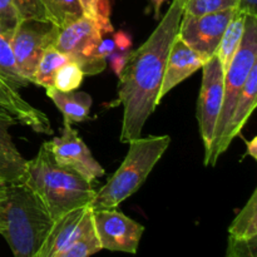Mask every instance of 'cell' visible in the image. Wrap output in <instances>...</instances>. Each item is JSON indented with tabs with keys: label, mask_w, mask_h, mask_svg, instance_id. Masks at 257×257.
<instances>
[{
	"label": "cell",
	"mask_w": 257,
	"mask_h": 257,
	"mask_svg": "<svg viewBox=\"0 0 257 257\" xmlns=\"http://www.w3.org/2000/svg\"><path fill=\"white\" fill-rule=\"evenodd\" d=\"M247 146V155L251 156L253 160H257V137H253L252 140L246 142Z\"/></svg>",
	"instance_id": "34"
},
{
	"label": "cell",
	"mask_w": 257,
	"mask_h": 257,
	"mask_svg": "<svg viewBox=\"0 0 257 257\" xmlns=\"http://www.w3.org/2000/svg\"><path fill=\"white\" fill-rule=\"evenodd\" d=\"M153 4V8H155V15L156 18L160 17V13H161V8H162V5L165 4L167 0H151Z\"/></svg>",
	"instance_id": "35"
},
{
	"label": "cell",
	"mask_w": 257,
	"mask_h": 257,
	"mask_svg": "<svg viewBox=\"0 0 257 257\" xmlns=\"http://www.w3.org/2000/svg\"><path fill=\"white\" fill-rule=\"evenodd\" d=\"M245 14L236 12L233 14L232 19L228 23L227 28H226L225 33H223L222 38H221L220 44H218L216 57L220 60L225 73L228 69V67H230L231 62L233 59V55L236 54L241 44V40H242L243 29H245Z\"/></svg>",
	"instance_id": "18"
},
{
	"label": "cell",
	"mask_w": 257,
	"mask_h": 257,
	"mask_svg": "<svg viewBox=\"0 0 257 257\" xmlns=\"http://www.w3.org/2000/svg\"><path fill=\"white\" fill-rule=\"evenodd\" d=\"M257 105V63L252 67L250 74H248L247 80L245 83V87H243L242 93H241L240 98H238L237 103L235 105V109H233L232 115H231V119L228 122L227 128H226V132L223 135L222 140L218 143V146L216 147V150L213 151L210 155V157L207 158V161L205 162L206 166H216L218 158L221 155L226 152L230 147L231 142L237 137L241 133L242 128L245 127L246 122L250 118L251 113L255 110Z\"/></svg>",
	"instance_id": "14"
},
{
	"label": "cell",
	"mask_w": 257,
	"mask_h": 257,
	"mask_svg": "<svg viewBox=\"0 0 257 257\" xmlns=\"http://www.w3.org/2000/svg\"><path fill=\"white\" fill-rule=\"evenodd\" d=\"M225 257H257V237L240 238L228 235Z\"/></svg>",
	"instance_id": "27"
},
{
	"label": "cell",
	"mask_w": 257,
	"mask_h": 257,
	"mask_svg": "<svg viewBox=\"0 0 257 257\" xmlns=\"http://www.w3.org/2000/svg\"><path fill=\"white\" fill-rule=\"evenodd\" d=\"M103 35L100 25L83 15L59 30L53 47L77 63L84 75H95L102 73L107 65V60L94 57Z\"/></svg>",
	"instance_id": "6"
},
{
	"label": "cell",
	"mask_w": 257,
	"mask_h": 257,
	"mask_svg": "<svg viewBox=\"0 0 257 257\" xmlns=\"http://www.w3.org/2000/svg\"><path fill=\"white\" fill-rule=\"evenodd\" d=\"M237 0H185V15L201 17L211 13L236 9Z\"/></svg>",
	"instance_id": "25"
},
{
	"label": "cell",
	"mask_w": 257,
	"mask_h": 257,
	"mask_svg": "<svg viewBox=\"0 0 257 257\" xmlns=\"http://www.w3.org/2000/svg\"><path fill=\"white\" fill-rule=\"evenodd\" d=\"M130 54L131 50H114V52L107 58V60L109 62L110 68H112L114 74L118 75V77H119L120 73H122L124 65L127 64Z\"/></svg>",
	"instance_id": "30"
},
{
	"label": "cell",
	"mask_w": 257,
	"mask_h": 257,
	"mask_svg": "<svg viewBox=\"0 0 257 257\" xmlns=\"http://www.w3.org/2000/svg\"><path fill=\"white\" fill-rule=\"evenodd\" d=\"M185 0H173L148 39L131 50L118 83V103L123 105L119 140L128 143L142 136L148 118L160 104L161 84L171 45L180 29Z\"/></svg>",
	"instance_id": "1"
},
{
	"label": "cell",
	"mask_w": 257,
	"mask_h": 257,
	"mask_svg": "<svg viewBox=\"0 0 257 257\" xmlns=\"http://www.w3.org/2000/svg\"><path fill=\"white\" fill-rule=\"evenodd\" d=\"M117 49L115 48V43L114 39H110V38H102V40L98 44L97 49H95L94 57L99 58V59L107 60V58L112 54L114 50Z\"/></svg>",
	"instance_id": "31"
},
{
	"label": "cell",
	"mask_w": 257,
	"mask_h": 257,
	"mask_svg": "<svg viewBox=\"0 0 257 257\" xmlns=\"http://www.w3.org/2000/svg\"><path fill=\"white\" fill-rule=\"evenodd\" d=\"M60 28L50 20H20L10 35V47L18 69L32 80L42 54L57 40Z\"/></svg>",
	"instance_id": "7"
},
{
	"label": "cell",
	"mask_w": 257,
	"mask_h": 257,
	"mask_svg": "<svg viewBox=\"0 0 257 257\" xmlns=\"http://www.w3.org/2000/svg\"><path fill=\"white\" fill-rule=\"evenodd\" d=\"M0 119L24 124L34 132L52 135L50 120L44 112L28 103L17 89L0 78Z\"/></svg>",
	"instance_id": "13"
},
{
	"label": "cell",
	"mask_w": 257,
	"mask_h": 257,
	"mask_svg": "<svg viewBox=\"0 0 257 257\" xmlns=\"http://www.w3.org/2000/svg\"><path fill=\"white\" fill-rule=\"evenodd\" d=\"M48 146L58 165L74 171L89 183L104 176V168L69 123L64 122L62 135L49 141Z\"/></svg>",
	"instance_id": "11"
},
{
	"label": "cell",
	"mask_w": 257,
	"mask_h": 257,
	"mask_svg": "<svg viewBox=\"0 0 257 257\" xmlns=\"http://www.w3.org/2000/svg\"><path fill=\"white\" fill-rule=\"evenodd\" d=\"M47 95L62 112L64 122L69 124L84 122L89 117L92 97L84 92H60L55 88H48Z\"/></svg>",
	"instance_id": "17"
},
{
	"label": "cell",
	"mask_w": 257,
	"mask_h": 257,
	"mask_svg": "<svg viewBox=\"0 0 257 257\" xmlns=\"http://www.w3.org/2000/svg\"><path fill=\"white\" fill-rule=\"evenodd\" d=\"M257 63V17L246 15L245 29H243L242 40L237 52L233 55L230 67L225 73L223 82V98L222 107L216 123L215 135L210 152L205 156V162L211 153L216 150L218 143L222 140L226 132L228 122L231 119L235 105L242 93L245 83L247 80L252 67Z\"/></svg>",
	"instance_id": "5"
},
{
	"label": "cell",
	"mask_w": 257,
	"mask_h": 257,
	"mask_svg": "<svg viewBox=\"0 0 257 257\" xmlns=\"http://www.w3.org/2000/svg\"><path fill=\"white\" fill-rule=\"evenodd\" d=\"M53 222L44 203L27 183L0 186V235L13 256H37Z\"/></svg>",
	"instance_id": "2"
},
{
	"label": "cell",
	"mask_w": 257,
	"mask_h": 257,
	"mask_svg": "<svg viewBox=\"0 0 257 257\" xmlns=\"http://www.w3.org/2000/svg\"><path fill=\"white\" fill-rule=\"evenodd\" d=\"M170 136H148L131 140L128 152L104 186L97 191L90 208H117L123 201L135 195L146 182L150 173L170 147Z\"/></svg>",
	"instance_id": "4"
},
{
	"label": "cell",
	"mask_w": 257,
	"mask_h": 257,
	"mask_svg": "<svg viewBox=\"0 0 257 257\" xmlns=\"http://www.w3.org/2000/svg\"><path fill=\"white\" fill-rule=\"evenodd\" d=\"M50 22L60 29L83 17L79 0H43Z\"/></svg>",
	"instance_id": "22"
},
{
	"label": "cell",
	"mask_w": 257,
	"mask_h": 257,
	"mask_svg": "<svg viewBox=\"0 0 257 257\" xmlns=\"http://www.w3.org/2000/svg\"><path fill=\"white\" fill-rule=\"evenodd\" d=\"M25 183L44 203L53 221L75 208L89 206L97 193L82 176L55 162L48 142L28 161Z\"/></svg>",
	"instance_id": "3"
},
{
	"label": "cell",
	"mask_w": 257,
	"mask_h": 257,
	"mask_svg": "<svg viewBox=\"0 0 257 257\" xmlns=\"http://www.w3.org/2000/svg\"><path fill=\"white\" fill-rule=\"evenodd\" d=\"M92 220L102 250L132 255L137 253L145 226L117 208L92 210Z\"/></svg>",
	"instance_id": "8"
},
{
	"label": "cell",
	"mask_w": 257,
	"mask_h": 257,
	"mask_svg": "<svg viewBox=\"0 0 257 257\" xmlns=\"http://www.w3.org/2000/svg\"><path fill=\"white\" fill-rule=\"evenodd\" d=\"M235 13L236 9H227L201 17L183 14L178 38L208 60L216 55L221 38Z\"/></svg>",
	"instance_id": "10"
},
{
	"label": "cell",
	"mask_w": 257,
	"mask_h": 257,
	"mask_svg": "<svg viewBox=\"0 0 257 257\" xmlns=\"http://www.w3.org/2000/svg\"><path fill=\"white\" fill-rule=\"evenodd\" d=\"M228 235L240 238L257 237V190H253L246 205L231 222Z\"/></svg>",
	"instance_id": "21"
},
{
	"label": "cell",
	"mask_w": 257,
	"mask_h": 257,
	"mask_svg": "<svg viewBox=\"0 0 257 257\" xmlns=\"http://www.w3.org/2000/svg\"><path fill=\"white\" fill-rule=\"evenodd\" d=\"M15 123L0 119V178L5 183H23L27 177L28 161L20 155L9 135Z\"/></svg>",
	"instance_id": "16"
},
{
	"label": "cell",
	"mask_w": 257,
	"mask_h": 257,
	"mask_svg": "<svg viewBox=\"0 0 257 257\" xmlns=\"http://www.w3.org/2000/svg\"><path fill=\"white\" fill-rule=\"evenodd\" d=\"M93 228L90 206L75 208L53 222L35 257H57Z\"/></svg>",
	"instance_id": "12"
},
{
	"label": "cell",
	"mask_w": 257,
	"mask_h": 257,
	"mask_svg": "<svg viewBox=\"0 0 257 257\" xmlns=\"http://www.w3.org/2000/svg\"><path fill=\"white\" fill-rule=\"evenodd\" d=\"M206 62H207L206 58L191 49L185 42L178 38L177 34L168 53L165 74H163L162 84H161L160 94H158L160 102L176 85L201 69Z\"/></svg>",
	"instance_id": "15"
},
{
	"label": "cell",
	"mask_w": 257,
	"mask_h": 257,
	"mask_svg": "<svg viewBox=\"0 0 257 257\" xmlns=\"http://www.w3.org/2000/svg\"><path fill=\"white\" fill-rule=\"evenodd\" d=\"M202 84L197 102V122L205 146V156L210 152L216 123L222 107L225 70L216 55L203 64Z\"/></svg>",
	"instance_id": "9"
},
{
	"label": "cell",
	"mask_w": 257,
	"mask_h": 257,
	"mask_svg": "<svg viewBox=\"0 0 257 257\" xmlns=\"http://www.w3.org/2000/svg\"><path fill=\"white\" fill-rule=\"evenodd\" d=\"M19 13L13 0H0V28L12 35L20 22Z\"/></svg>",
	"instance_id": "29"
},
{
	"label": "cell",
	"mask_w": 257,
	"mask_h": 257,
	"mask_svg": "<svg viewBox=\"0 0 257 257\" xmlns=\"http://www.w3.org/2000/svg\"><path fill=\"white\" fill-rule=\"evenodd\" d=\"M114 43H115V48L118 50H131L132 48V39H131V35L128 33L120 32L115 33L114 35Z\"/></svg>",
	"instance_id": "33"
},
{
	"label": "cell",
	"mask_w": 257,
	"mask_h": 257,
	"mask_svg": "<svg viewBox=\"0 0 257 257\" xmlns=\"http://www.w3.org/2000/svg\"><path fill=\"white\" fill-rule=\"evenodd\" d=\"M100 250L102 247L94 232V228H90L83 237H80L77 242L73 243L70 247L63 251L57 257H90L99 252Z\"/></svg>",
	"instance_id": "26"
},
{
	"label": "cell",
	"mask_w": 257,
	"mask_h": 257,
	"mask_svg": "<svg viewBox=\"0 0 257 257\" xmlns=\"http://www.w3.org/2000/svg\"><path fill=\"white\" fill-rule=\"evenodd\" d=\"M0 78L14 89L29 84V80L20 73L10 47V34L0 28Z\"/></svg>",
	"instance_id": "20"
},
{
	"label": "cell",
	"mask_w": 257,
	"mask_h": 257,
	"mask_svg": "<svg viewBox=\"0 0 257 257\" xmlns=\"http://www.w3.org/2000/svg\"><path fill=\"white\" fill-rule=\"evenodd\" d=\"M83 79H84L83 70L80 69L77 63L70 60V62L62 65L55 73L53 88L60 90V92H72V90H77V88L80 87Z\"/></svg>",
	"instance_id": "23"
},
{
	"label": "cell",
	"mask_w": 257,
	"mask_h": 257,
	"mask_svg": "<svg viewBox=\"0 0 257 257\" xmlns=\"http://www.w3.org/2000/svg\"><path fill=\"white\" fill-rule=\"evenodd\" d=\"M79 3L83 14L95 20L100 25L104 34L113 32V25L110 23L109 0H79Z\"/></svg>",
	"instance_id": "24"
},
{
	"label": "cell",
	"mask_w": 257,
	"mask_h": 257,
	"mask_svg": "<svg viewBox=\"0 0 257 257\" xmlns=\"http://www.w3.org/2000/svg\"><path fill=\"white\" fill-rule=\"evenodd\" d=\"M236 12L245 15L257 17V0H237Z\"/></svg>",
	"instance_id": "32"
},
{
	"label": "cell",
	"mask_w": 257,
	"mask_h": 257,
	"mask_svg": "<svg viewBox=\"0 0 257 257\" xmlns=\"http://www.w3.org/2000/svg\"><path fill=\"white\" fill-rule=\"evenodd\" d=\"M70 62V58L67 54H63L59 50L55 49L53 45L48 47L42 54L39 63H38L35 72L33 74L30 83L40 85L45 88H53V80H54L55 73L58 72L62 65Z\"/></svg>",
	"instance_id": "19"
},
{
	"label": "cell",
	"mask_w": 257,
	"mask_h": 257,
	"mask_svg": "<svg viewBox=\"0 0 257 257\" xmlns=\"http://www.w3.org/2000/svg\"><path fill=\"white\" fill-rule=\"evenodd\" d=\"M22 20H49L43 0H13Z\"/></svg>",
	"instance_id": "28"
}]
</instances>
